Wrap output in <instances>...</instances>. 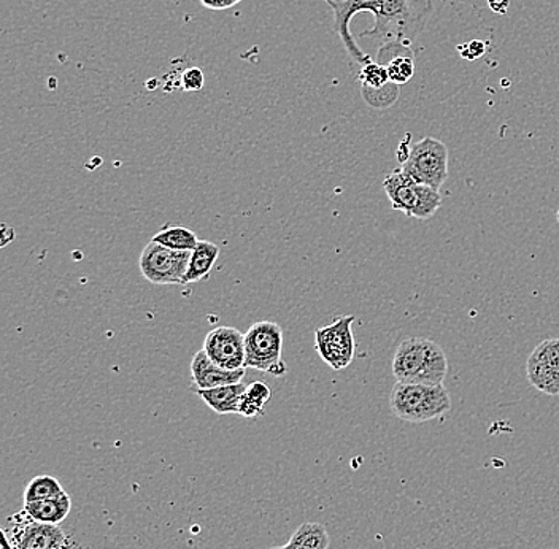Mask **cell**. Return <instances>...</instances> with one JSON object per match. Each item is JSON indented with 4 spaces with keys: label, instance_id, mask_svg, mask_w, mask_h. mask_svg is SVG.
I'll return each instance as SVG.
<instances>
[{
    "label": "cell",
    "instance_id": "7a4b0ae2",
    "mask_svg": "<svg viewBox=\"0 0 559 549\" xmlns=\"http://www.w3.org/2000/svg\"><path fill=\"white\" fill-rule=\"evenodd\" d=\"M449 372V359L442 346L429 338H405L393 358V375L397 383L443 384Z\"/></svg>",
    "mask_w": 559,
    "mask_h": 549
},
{
    "label": "cell",
    "instance_id": "30bf717a",
    "mask_svg": "<svg viewBox=\"0 0 559 549\" xmlns=\"http://www.w3.org/2000/svg\"><path fill=\"white\" fill-rule=\"evenodd\" d=\"M531 386L547 395H559V338H547L536 346L526 362Z\"/></svg>",
    "mask_w": 559,
    "mask_h": 549
},
{
    "label": "cell",
    "instance_id": "ba28073f",
    "mask_svg": "<svg viewBox=\"0 0 559 549\" xmlns=\"http://www.w3.org/2000/svg\"><path fill=\"white\" fill-rule=\"evenodd\" d=\"M190 259L191 251H175L150 241L140 254L139 267L153 285L183 286Z\"/></svg>",
    "mask_w": 559,
    "mask_h": 549
},
{
    "label": "cell",
    "instance_id": "5bb4252c",
    "mask_svg": "<svg viewBox=\"0 0 559 549\" xmlns=\"http://www.w3.org/2000/svg\"><path fill=\"white\" fill-rule=\"evenodd\" d=\"M191 375L198 390H213V387L226 386V384L242 383L245 369H223L209 358L204 349H201L192 356Z\"/></svg>",
    "mask_w": 559,
    "mask_h": 549
},
{
    "label": "cell",
    "instance_id": "4fadbf2b",
    "mask_svg": "<svg viewBox=\"0 0 559 549\" xmlns=\"http://www.w3.org/2000/svg\"><path fill=\"white\" fill-rule=\"evenodd\" d=\"M377 62L386 69L390 82L394 85H407L415 75V52L411 45L390 41L379 47Z\"/></svg>",
    "mask_w": 559,
    "mask_h": 549
},
{
    "label": "cell",
    "instance_id": "f1b7e54d",
    "mask_svg": "<svg viewBox=\"0 0 559 549\" xmlns=\"http://www.w3.org/2000/svg\"><path fill=\"white\" fill-rule=\"evenodd\" d=\"M557 219H558V223H559V210H558V213H557Z\"/></svg>",
    "mask_w": 559,
    "mask_h": 549
},
{
    "label": "cell",
    "instance_id": "d4e9b609",
    "mask_svg": "<svg viewBox=\"0 0 559 549\" xmlns=\"http://www.w3.org/2000/svg\"><path fill=\"white\" fill-rule=\"evenodd\" d=\"M457 51L461 52L463 58L469 59V61H475V59L481 58L487 51V45L484 41H471V44L460 45L457 47Z\"/></svg>",
    "mask_w": 559,
    "mask_h": 549
},
{
    "label": "cell",
    "instance_id": "d6986e66",
    "mask_svg": "<svg viewBox=\"0 0 559 549\" xmlns=\"http://www.w3.org/2000/svg\"><path fill=\"white\" fill-rule=\"evenodd\" d=\"M271 387L262 381H253L247 384L239 405V415L243 418H261L264 416V407L271 401Z\"/></svg>",
    "mask_w": 559,
    "mask_h": 549
},
{
    "label": "cell",
    "instance_id": "8992f818",
    "mask_svg": "<svg viewBox=\"0 0 559 549\" xmlns=\"http://www.w3.org/2000/svg\"><path fill=\"white\" fill-rule=\"evenodd\" d=\"M2 549H69V538L61 527L38 523L23 510L2 530Z\"/></svg>",
    "mask_w": 559,
    "mask_h": 549
},
{
    "label": "cell",
    "instance_id": "4316f807",
    "mask_svg": "<svg viewBox=\"0 0 559 549\" xmlns=\"http://www.w3.org/2000/svg\"><path fill=\"white\" fill-rule=\"evenodd\" d=\"M411 140H412V135L407 134V138L404 139V142H402L400 148H397L396 156H397V159H400L402 164H404L405 160L408 159V156H411V152H412Z\"/></svg>",
    "mask_w": 559,
    "mask_h": 549
},
{
    "label": "cell",
    "instance_id": "603a6c76",
    "mask_svg": "<svg viewBox=\"0 0 559 549\" xmlns=\"http://www.w3.org/2000/svg\"><path fill=\"white\" fill-rule=\"evenodd\" d=\"M361 94L367 105L383 110V108L391 107L396 103L397 97H400V86L390 83V85L379 91L361 89Z\"/></svg>",
    "mask_w": 559,
    "mask_h": 549
},
{
    "label": "cell",
    "instance_id": "44dd1931",
    "mask_svg": "<svg viewBox=\"0 0 559 549\" xmlns=\"http://www.w3.org/2000/svg\"><path fill=\"white\" fill-rule=\"evenodd\" d=\"M64 488L58 478L51 477V475H38L33 478L29 485L24 489V503L38 502V500H47L58 498V496L64 494Z\"/></svg>",
    "mask_w": 559,
    "mask_h": 549
},
{
    "label": "cell",
    "instance_id": "2e32d148",
    "mask_svg": "<svg viewBox=\"0 0 559 549\" xmlns=\"http://www.w3.org/2000/svg\"><path fill=\"white\" fill-rule=\"evenodd\" d=\"M24 512L38 523L59 524L66 521L72 510V499L68 492L58 498L38 500V502L24 503Z\"/></svg>",
    "mask_w": 559,
    "mask_h": 549
},
{
    "label": "cell",
    "instance_id": "52a82bcc",
    "mask_svg": "<svg viewBox=\"0 0 559 549\" xmlns=\"http://www.w3.org/2000/svg\"><path fill=\"white\" fill-rule=\"evenodd\" d=\"M402 172L425 187L439 191L449 180V148L435 138L412 145L411 156L402 164Z\"/></svg>",
    "mask_w": 559,
    "mask_h": 549
},
{
    "label": "cell",
    "instance_id": "8fae6325",
    "mask_svg": "<svg viewBox=\"0 0 559 549\" xmlns=\"http://www.w3.org/2000/svg\"><path fill=\"white\" fill-rule=\"evenodd\" d=\"M204 349L216 366L226 370L247 369L245 367V334L239 329L219 326L213 329L204 341Z\"/></svg>",
    "mask_w": 559,
    "mask_h": 549
},
{
    "label": "cell",
    "instance_id": "5b68a950",
    "mask_svg": "<svg viewBox=\"0 0 559 549\" xmlns=\"http://www.w3.org/2000/svg\"><path fill=\"white\" fill-rule=\"evenodd\" d=\"M283 331L272 321H260L245 334V367L271 373L272 377H285L288 367L282 358Z\"/></svg>",
    "mask_w": 559,
    "mask_h": 549
},
{
    "label": "cell",
    "instance_id": "ffe728a7",
    "mask_svg": "<svg viewBox=\"0 0 559 549\" xmlns=\"http://www.w3.org/2000/svg\"><path fill=\"white\" fill-rule=\"evenodd\" d=\"M152 241L175 251H192L198 247L195 232L183 226H167L153 237Z\"/></svg>",
    "mask_w": 559,
    "mask_h": 549
},
{
    "label": "cell",
    "instance_id": "277c9868",
    "mask_svg": "<svg viewBox=\"0 0 559 549\" xmlns=\"http://www.w3.org/2000/svg\"><path fill=\"white\" fill-rule=\"evenodd\" d=\"M383 189L393 210L408 218H432L442 206V195L437 189L417 183L402 169L393 170L384 178Z\"/></svg>",
    "mask_w": 559,
    "mask_h": 549
},
{
    "label": "cell",
    "instance_id": "7c38bea8",
    "mask_svg": "<svg viewBox=\"0 0 559 549\" xmlns=\"http://www.w3.org/2000/svg\"><path fill=\"white\" fill-rule=\"evenodd\" d=\"M328 3H330L332 13H334V31L337 33L338 38H341L342 45L347 50L349 58L358 62V64H369L372 59L356 44L352 29H349V23L358 13H372L379 0H331Z\"/></svg>",
    "mask_w": 559,
    "mask_h": 549
},
{
    "label": "cell",
    "instance_id": "ac0fdd59",
    "mask_svg": "<svg viewBox=\"0 0 559 549\" xmlns=\"http://www.w3.org/2000/svg\"><path fill=\"white\" fill-rule=\"evenodd\" d=\"M331 538L323 524L306 523L289 538V549H330Z\"/></svg>",
    "mask_w": 559,
    "mask_h": 549
},
{
    "label": "cell",
    "instance_id": "9a60e30c",
    "mask_svg": "<svg viewBox=\"0 0 559 549\" xmlns=\"http://www.w3.org/2000/svg\"><path fill=\"white\" fill-rule=\"evenodd\" d=\"M245 390L247 384L236 383L213 387V390H195V393L216 415H239V405Z\"/></svg>",
    "mask_w": 559,
    "mask_h": 549
},
{
    "label": "cell",
    "instance_id": "7402d4cb",
    "mask_svg": "<svg viewBox=\"0 0 559 549\" xmlns=\"http://www.w3.org/2000/svg\"><path fill=\"white\" fill-rule=\"evenodd\" d=\"M361 83V89L379 91L390 85V76L386 69L379 62L370 61L369 64L362 65L358 76Z\"/></svg>",
    "mask_w": 559,
    "mask_h": 549
},
{
    "label": "cell",
    "instance_id": "484cf974",
    "mask_svg": "<svg viewBox=\"0 0 559 549\" xmlns=\"http://www.w3.org/2000/svg\"><path fill=\"white\" fill-rule=\"evenodd\" d=\"M202 7L209 10H227L236 7L242 0H199Z\"/></svg>",
    "mask_w": 559,
    "mask_h": 549
},
{
    "label": "cell",
    "instance_id": "e0dca14e",
    "mask_svg": "<svg viewBox=\"0 0 559 549\" xmlns=\"http://www.w3.org/2000/svg\"><path fill=\"white\" fill-rule=\"evenodd\" d=\"M218 256L219 248L215 243L209 240H199L198 247L191 251L190 265H188L187 276H185V285L207 279Z\"/></svg>",
    "mask_w": 559,
    "mask_h": 549
},
{
    "label": "cell",
    "instance_id": "9c48e42d",
    "mask_svg": "<svg viewBox=\"0 0 559 549\" xmlns=\"http://www.w3.org/2000/svg\"><path fill=\"white\" fill-rule=\"evenodd\" d=\"M355 320V314H348L314 331V349L332 370L347 369L355 359L356 342L353 335Z\"/></svg>",
    "mask_w": 559,
    "mask_h": 549
},
{
    "label": "cell",
    "instance_id": "83f0119b",
    "mask_svg": "<svg viewBox=\"0 0 559 549\" xmlns=\"http://www.w3.org/2000/svg\"><path fill=\"white\" fill-rule=\"evenodd\" d=\"M271 549H289L288 547H275V548H271Z\"/></svg>",
    "mask_w": 559,
    "mask_h": 549
},
{
    "label": "cell",
    "instance_id": "cb8c5ba5",
    "mask_svg": "<svg viewBox=\"0 0 559 549\" xmlns=\"http://www.w3.org/2000/svg\"><path fill=\"white\" fill-rule=\"evenodd\" d=\"M205 85L204 72L199 68L187 69L181 75V87L188 93L201 91Z\"/></svg>",
    "mask_w": 559,
    "mask_h": 549
},
{
    "label": "cell",
    "instance_id": "3957f363",
    "mask_svg": "<svg viewBox=\"0 0 559 549\" xmlns=\"http://www.w3.org/2000/svg\"><path fill=\"white\" fill-rule=\"evenodd\" d=\"M390 407L393 415L412 425L432 421L452 410V395L443 384H394Z\"/></svg>",
    "mask_w": 559,
    "mask_h": 549
},
{
    "label": "cell",
    "instance_id": "f546056e",
    "mask_svg": "<svg viewBox=\"0 0 559 549\" xmlns=\"http://www.w3.org/2000/svg\"><path fill=\"white\" fill-rule=\"evenodd\" d=\"M324 2H331V0H324Z\"/></svg>",
    "mask_w": 559,
    "mask_h": 549
},
{
    "label": "cell",
    "instance_id": "6da1fadb",
    "mask_svg": "<svg viewBox=\"0 0 559 549\" xmlns=\"http://www.w3.org/2000/svg\"><path fill=\"white\" fill-rule=\"evenodd\" d=\"M432 12V0H379L372 12L376 24L361 37L370 38L379 47L390 41L412 45L425 31Z\"/></svg>",
    "mask_w": 559,
    "mask_h": 549
}]
</instances>
